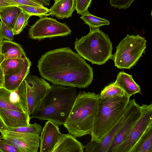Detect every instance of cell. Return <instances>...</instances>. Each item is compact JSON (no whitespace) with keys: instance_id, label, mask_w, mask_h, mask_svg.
Instances as JSON below:
<instances>
[{"instance_id":"20","label":"cell","mask_w":152,"mask_h":152,"mask_svg":"<svg viewBox=\"0 0 152 152\" xmlns=\"http://www.w3.org/2000/svg\"><path fill=\"white\" fill-rule=\"evenodd\" d=\"M1 50L4 60L12 58L25 59L27 58L20 45L12 41L3 40L1 43Z\"/></svg>"},{"instance_id":"14","label":"cell","mask_w":152,"mask_h":152,"mask_svg":"<svg viewBox=\"0 0 152 152\" xmlns=\"http://www.w3.org/2000/svg\"><path fill=\"white\" fill-rule=\"evenodd\" d=\"M0 118L7 129L17 128L30 124V117L28 113L13 110L0 109Z\"/></svg>"},{"instance_id":"17","label":"cell","mask_w":152,"mask_h":152,"mask_svg":"<svg viewBox=\"0 0 152 152\" xmlns=\"http://www.w3.org/2000/svg\"><path fill=\"white\" fill-rule=\"evenodd\" d=\"M31 65L30 61L27 58L20 71L14 74L4 75L3 87L11 91L16 90L29 74Z\"/></svg>"},{"instance_id":"38","label":"cell","mask_w":152,"mask_h":152,"mask_svg":"<svg viewBox=\"0 0 152 152\" xmlns=\"http://www.w3.org/2000/svg\"><path fill=\"white\" fill-rule=\"evenodd\" d=\"M2 41L0 40V64L4 60V57L1 53V43Z\"/></svg>"},{"instance_id":"6","label":"cell","mask_w":152,"mask_h":152,"mask_svg":"<svg viewBox=\"0 0 152 152\" xmlns=\"http://www.w3.org/2000/svg\"><path fill=\"white\" fill-rule=\"evenodd\" d=\"M146 42L139 35L127 34L116 47L115 53L111 58L115 66L120 69L132 68L145 53Z\"/></svg>"},{"instance_id":"19","label":"cell","mask_w":152,"mask_h":152,"mask_svg":"<svg viewBox=\"0 0 152 152\" xmlns=\"http://www.w3.org/2000/svg\"><path fill=\"white\" fill-rule=\"evenodd\" d=\"M114 83L121 87L130 97L136 94L141 92L140 86L134 80L132 76L124 72H119Z\"/></svg>"},{"instance_id":"35","label":"cell","mask_w":152,"mask_h":152,"mask_svg":"<svg viewBox=\"0 0 152 152\" xmlns=\"http://www.w3.org/2000/svg\"><path fill=\"white\" fill-rule=\"evenodd\" d=\"M4 80V74L3 69L0 64V87H3Z\"/></svg>"},{"instance_id":"27","label":"cell","mask_w":152,"mask_h":152,"mask_svg":"<svg viewBox=\"0 0 152 152\" xmlns=\"http://www.w3.org/2000/svg\"><path fill=\"white\" fill-rule=\"evenodd\" d=\"M40 125L37 123L30 124L29 125L13 128H7L6 130L10 131L33 134L39 135L42 130Z\"/></svg>"},{"instance_id":"36","label":"cell","mask_w":152,"mask_h":152,"mask_svg":"<svg viewBox=\"0 0 152 152\" xmlns=\"http://www.w3.org/2000/svg\"><path fill=\"white\" fill-rule=\"evenodd\" d=\"M12 5L4 0H0V7Z\"/></svg>"},{"instance_id":"31","label":"cell","mask_w":152,"mask_h":152,"mask_svg":"<svg viewBox=\"0 0 152 152\" xmlns=\"http://www.w3.org/2000/svg\"><path fill=\"white\" fill-rule=\"evenodd\" d=\"M135 0H109L110 5L119 9L128 8Z\"/></svg>"},{"instance_id":"29","label":"cell","mask_w":152,"mask_h":152,"mask_svg":"<svg viewBox=\"0 0 152 152\" xmlns=\"http://www.w3.org/2000/svg\"><path fill=\"white\" fill-rule=\"evenodd\" d=\"M92 0H75V10L81 15L88 12V9Z\"/></svg>"},{"instance_id":"24","label":"cell","mask_w":152,"mask_h":152,"mask_svg":"<svg viewBox=\"0 0 152 152\" xmlns=\"http://www.w3.org/2000/svg\"><path fill=\"white\" fill-rule=\"evenodd\" d=\"M80 18L91 28H97L110 24L108 20L95 16L89 12L81 15Z\"/></svg>"},{"instance_id":"21","label":"cell","mask_w":152,"mask_h":152,"mask_svg":"<svg viewBox=\"0 0 152 152\" xmlns=\"http://www.w3.org/2000/svg\"><path fill=\"white\" fill-rule=\"evenodd\" d=\"M22 10L17 6L0 7L1 21L11 30L14 28L17 18Z\"/></svg>"},{"instance_id":"30","label":"cell","mask_w":152,"mask_h":152,"mask_svg":"<svg viewBox=\"0 0 152 152\" xmlns=\"http://www.w3.org/2000/svg\"><path fill=\"white\" fill-rule=\"evenodd\" d=\"M0 23V40L2 41L5 39L12 41L14 35L12 30L9 28L1 21Z\"/></svg>"},{"instance_id":"37","label":"cell","mask_w":152,"mask_h":152,"mask_svg":"<svg viewBox=\"0 0 152 152\" xmlns=\"http://www.w3.org/2000/svg\"><path fill=\"white\" fill-rule=\"evenodd\" d=\"M7 127L0 118V130H6Z\"/></svg>"},{"instance_id":"8","label":"cell","mask_w":152,"mask_h":152,"mask_svg":"<svg viewBox=\"0 0 152 152\" xmlns=\"http://www.w3.org/2000/svg\"><path fill=\"white\" fill-rule=\"evenodd\" d=\"M141 115L125 140L114 152H131L139 139L152 124V104L140 106Z\"/></svg>"},{"instance_id":"22","label":"cell","mask_w":152,"mask_h":152,"mask_svg":"<svg viewBox=\"0 0 152 152\" xmlns=\"http://www.w3.org/2000/svg\"><path fill=\"white\" fill-rule=\"evenodd\" d=\"M131 152H152V124L140 137Z\"/></svg>"},{"instance_id":"3","label":"cell","mask_w":152,"mask_h":152,"mask_svg":"<svg viewBox=\"0 0 152 152\" xmlns=\"http://www.w3.org/2000/svg\"><path fill=\"white\" fill-rule=\"evenodd\" d=\"M99 94L80 91L77 93L69 116L63 125L76 137L90 134Z\"/></svg>"},{"instance_id":"9","label":"cell","mask_w":152,"mask_h":152,"mask_svg":"<svg viewBox=\"0 0 152 152\" xmlns=\"http://www.w3.org/2000/svg\"><path fill=\"white\" fill-rule=\"evenodd\" d=\"M24 81L28 113L30 115L36 110L51 85L44 79L29 74Z\"/></svg>"},{"instance_id":"7","label":"cell","mask_w":152,"mask_h":152,"mask_svg":"<svg viewBox=\"0 0 152 152\" xmlns=\"http://www.w3.org/2000/svg\"><path fill=\"white\" fill-rule=\"evenodd\" d=\"M71 30L65 24L56 19L44 16L37 20L28 30V37L41 40L47 38L63 37L70 34Z\"/></svg>"},{"instance_id":"26","label":"cell","mask_w":152,"mask_h":152,"mask_svg":"<svg viewBox=\"0 0 152 152\" xmlns=\"http://www.w3.org/2000/svg\"><path fill=\"white\" fill-rule=\"evenodd\" d=\"M26 13L31 16L35 15L41 18L50 15L49 9L44 6L37 7L27 5L17 6Z\"/></svg>"},{"instance_id":"16","label":"cell","mask_w":152,"mask_h":152,"mask_svg":"<svg viewBox=\"0 0 152 152\" xmlns=\"http://www.w3.org/2000/svg\"><path fill=\"white\" fill-rule=\"evenodd\" d=\"M82 144L69 134H62L52 152H83Z\"/></svg>"},{"instance_id":"32","label":"cell","mask_w":152,"mask_h":152,"mask_svg":"<svg viewBox=\"0 0 152 152\" xmlns=\"http://www.w3.org/2000/svg\"><path fill=\"white\" fill-rule=\"evenodd\" d=\"M0 139V151L2 152H20L16 147L7 142L5 140Z\"/></svg>"},{"instance_id":"5","label":"cell","mask_w":152,"mask_h":152,"mask_svg":"<svg viewBox=\"0 0 152 152\" xmlns=\"http://www.w3.org/2000/svg\"><path fill=\"white\" fill-rule=\"evenodd\" d=\"M74 45L78 54L93 64H104L112 55V43L99 28H90L87 35L76 39Z\"/></svg>"},{"instance_id":"4","label":"cell","mask_w":152,"mask_h":152,"mask_svg":"<svg viewBox=\"0 0 152 152\" xmlns=\"http://www.w3.org/2000/svg\"><path fill=\"white\" fill-rule=\"evenodd\" d=\"M129 99L125 94L122 96L99 98L90 134L91 141H101L122 117Z\"/></svg>"},{"instance_id":"10","label":"cell","mask_w":152,"mask_h":152,"mask_svg":"<svg viewBox=\"0 0 152 152\" xmlns=\"http://www.w3.org/2000/svg\"><path fill=\"white\" fill-rule=\"evenodd\" d=\"M124 115L123 123L115 136L108 152H114L125 140L141 115L140 106L134 98L129 100Z\"/></svg>"},{"instance_id":"33","label":"cell","mask_w":152,"mask_h":152,"mask_svg":"<svg viewBox=\"0 0 152 152\" xmlns=\"http://www.w3.org/2000/svg\"><path fill=\"white\" fill-rule=\"evenodd\" d=\"M12 5L18 6L22 5H27L37 7L42 6L31 0H4Z\"/></svg>"},{"instance_id":"40","label":"cell","mask_w":152,"mask_h":152,"mask_svg":"<svg viewBox=\"0 0 152 152\" xmlns=\"http://www.w3.org/2000/svg\"><path fill=\"white\" fill-rule=\"evenodd\" d=\"M54 1H55V0H54Z\"/></svg>"},{"instance_id":"25","label":"cell","mask_w":152,"mask_h":152,"mask_svg":"<svg viewBox=\"0 0 152 152\" xmlns=\"http://www.w3.org/2000/svg\"><path fill=\"white\" fill-rule=\"evenodd\" d=\"M125 94L123 89L113 83L106 86L99 94L100 98L104 99L116 96H122Z\"/></svg>"},{"instance_id":"1","label":"cell","mask_w":152,"mask_h":152,"mask_svg":"<svg viewBox=\"0 0 152 152\" xmlns=\"http://www.w3.org/2000/svg\"><path fill=\"white\" fill-rule=\"evenodd\" d=\"M37 67L41 76L55 85L85 88L93 80L92 68L69 47L46 53L39 60Z\"/></svg>"},{"instance_id":"34","label":"cell","mask_w":152,"mask_h":152,"mask_svg":"<svg viewBox=\"0 0 152 152\" xmlns=\"http://www.w3.org/2000/svg\"><path fill=\"white\" fill-rule=\"evenodd\" d=\"M43 6H48L50 5V0H31Z\"/></svg>"},{"instance_id":"11","label":"cell","mask_w":152,"mask_h":152,"mask_svg":"<svg viewBox=\"0 0 152 152\" xmlns=\"http://www.w3.org/2000/svg\"><path fill=\"white\" fill-rule=\"evenodd\" d=\"M12 109L28 113L24 80L14 91H9L4 87H0V109Z\"/></svg>"},{"instance_id":"15","label":"cell","mask_w":152,"mask_h":152,"mask_svg":"<svg viewBox=\"0 0 152 152\" xmlns=\"http://www.w3.org/2000/svg\"><path fill=\"white\" fill-rule=\"evenodd\" d=\"M124 118V113L121 118L100 142L98 143L95 141H91L84 146L85 152H108L114 138L122 126Z\"/></svg>"},{"instance_id":"18","label":"cell","mask_w":152,"mask_h":152,"mask_svg":"<svg viewBox=\"0 0 152 152\" xmlns=\"http://www.w3.org/2000/svg\"><path fill=\"white\" fill-rule=\"evenodd\" d=\"M54 1L49 9L50 15L61 19L71 17L75 10V0H55Z\"/></svg>"},{"instance_id":"39","label":"cell","mask_w":152,"mask_h":152,"mask_svg":"<svg viewBox=\"0 0 152 152\" xmlns=\"http://www.w3.org/2000/svg\"><path fill=\"white\" fill-rule=\"evenodd\" d=\"M3 136L2 134V133L0 131V139H2Z\"/></svg>"},{"instance_id":"23","label":"cell","mask_w":152,"mask_h":152,"mask_svg":"<svg viewBox=\"0 0 152 152\" xmlns=\"http://www.w3.org/2000/svg\"><path fill=\"white\" fill-rule=\"evenodd\" d=\"M26 58H12L3 60L0 64L3 69L4 75L14 74L20 71Z\"/></svg>"},{"instance_id":"2","label":"cell","mask_w":152,"mask_h":152,"mask_svg":"<svg viewBox=\"0 0 152 152\" xmlns=\"http://www.w3.org/2000/svg\"><path fill=\"white\" fill-rule=\"evenodd\" d=\"M77 92L75 88L53 84L30 119L51 121L63 125L69 116Z\"/></svg>"},{"instance_id":"12","label":"cell","mask_w":152,"mask_h":152,"mask_svg":"<svg viewBox=\"0 0 152 152\" xmlns=\"http://www.w3.org/2000/svg\"><path fill=\"white\" fill-rule=\"evenodd\" d=\"M2 139L17 147L20 152H37L40 146L39 135L1 130Z\"/></svg>"},{"instance_id":"13","label":"cell","mask_w":152,"mask_h":152,"mask_svg":"<svg viewBox=\"0 0 152 152\" xmlns=\"http://www.w3.org/2000/svg\"><path fill=\"white\" fill-rule=\"evenodd\" d=\"M40 133V152H52L62 134L58 126L48 121Z\"/></svg>"},{"instance_id":"28","label":"cell","mask_w":152,"mask_h":152,"mask_svg":"<svg viewBox=\"0 0 152 152\" xmlns=\"http://www.w3.org/2000/svg\"><path fill=\"white\" fill-rule=\"evenodd\" d=\"M31 16L22 11L17 18L12 30L14 35L19 34L23 31L28 24V19Z\"/></svg>"}]
</instances>
